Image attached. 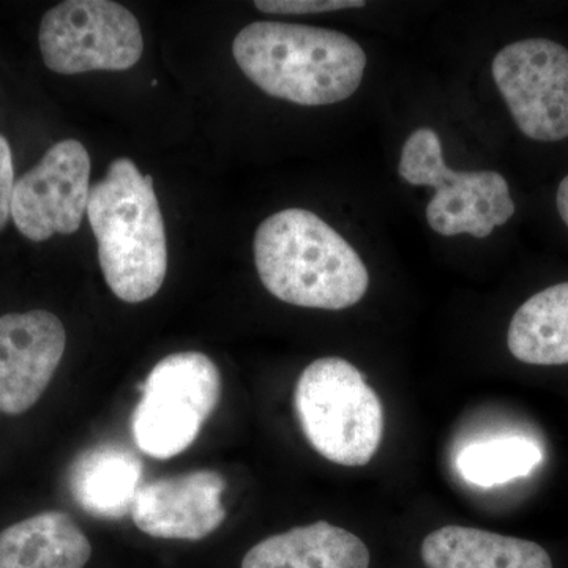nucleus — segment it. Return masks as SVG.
Returning <instances> with one entry per match:
<instances>
[{"label": "nucleus", "instance_id": "nucleus-1", "mask_svg": "<svg viewBox=\"0 0 568 568\" xmlns=\"http://www.w3.org/2000/svg\"><path fill=\"white\" fill-rule=\"evenodd\" d=\"M233 54L261 91L301 106L345 102L366 69L365 51L346 33L291 22H252L235 36Z\"/></svg>", "mask_w": 568, "mask_h": 568}, {"label": "nucleus", "instance_id": "nucleus-2", "mask_svg": "<svg viewBox=\"0 0 568 568\" xmlns=\"http://www.w3.org/2000/svg\"><path fill=\"white\" fill-rule=\"evenodd\" d=\"M253 252L261 283L286 304L336 312L358 304L368 291V271L358 253L305 209L265 219Z\"/></svg>", "mask_w": 568, "mask_h": 568}, {"label": "nucleus", "instance_id": "nucleus-3", "mask_svg": "<svg viewBox=\"0 0 568 568\" xmlns=\"http://www.w3.org/2000/svg\"><path fill=\"white\" fill-rule=\"evenodd\" d=\"M89 223L99 245V263L115 297L141 304L166 278V233L151 175L130 159L108 166L89 194Z\"/></svg>", "mask_w": 568, "mask_h": 568}, {"label": "nucleus", "instance_id": "nucleus-4", "mask_svg": "<svg viewBox=\"0 0 568 568\" xmlns=\"http://www.w3.org/2000/svg\"><path fill=\"white\" fill-rule=\"evenodd\" d=\"M294 407L306 440L335 465H368L383 443V403L345 358L306 366L295 384Z\"/></svg>", "mask_w": 568, "mask_h": 568}, {"label": "nucleus", "instance_id": "nucleus-5", "mask_svg": "<svg viewBox=\"0 0 568 568\" xmlns=\"http://www.w3.org/2000/svg\"><path fill=\"white\" fill-rule=\"evenodd\" d=\"M132 432L138 448L156 459L192 446L219 406L222 375L211 357L183 351L162 358L141 386Z\"/></svg>", "mask_w": 568, "mask_h": 568}, {"label": "nucleus", "instance_id": "nucleus-6", "mask_svg": "<svg viewBox=\"0 0 568 568\" xmlns=\"http://www.w3.org/2000/svg\"><path fill=\"white\" fill-rule=\"evenodd\" d=\"M39 43L44 65L61 74L129 70L144 51L140 22L110 0H67L52 7L41 20Z\"/></svg>", "mask_w": 568, "mask_h": 568}, {"label": "nucleus", "instance_id": "nucleus-7", "mask_svg": "<svg viewBox=\"0 0 568 568\" xmlns=\"http://www.w3.org/2000/svg\"><path fill=\"white\" fill-rule=\"evenodd\" d=\"M493 78L523 134L568 138V50L547 39L515 41L493 59Z\"/></svg>", "mask_w": 568, "mask_h": 568}, {"label": "nucleus", "instance_id": "nucleus-8", "mask_svg": "<svg viewBox=\"0 0 568 568\" xmlns=\"http://www.w3.org/2000/svg\"><path fill=\"white\" fill-rule=\"evenodd\" d=\"M91 156L80 141L52 145L41 162L14 182L10 215L26 239L44 242L80 230L88 212Z\"/></svg>", "mask_w": 568, "mask_h": 568}, {"label": "nucleus", "instance_id": "nucleus-9", "mask_svg": "<svg viewBox=\"0 0 568 568\" xmlns=\"http://www.w3.org/2000/svg\"><path fill=\"white\" fill-rule=\"evenodd\" d=\"M65 345L62 321L47 310L0 317V413L20 416L39 402Z\"/></svg>", "mask_w": 568, "mask_h": 568}, {"label": "nucleus", "instance_id": "nucleus-10", "mask_svg": "<svg viewBox=\"0 0 568 568\" xmlns=\"http://www.w3.org/2000/svg\"><path fill=\"white\" fill-rule=\"evenodd\" d=\"M224 489L226 480L211 469L156 478L138 491L133 523L151 537L201 540L215 532L226 518L222 504Z\"/></svg>", "mask_w": 568, "mask_h": 568}, {"label": "nucleus", "instance_id": "nucleus-11", "mask_svg": "<svg viewBox=\"0 0 568 568\" xmlns=\"http://www.w3.org/2000/svg\"><path fill=\"white\" fill-rule=\"evenodd\" d=\"M69 481L82 510L95 518L121 519L132 515L142 487V463L129 448L100 444L74 459Z\"/></svg>", "mask_w": 568, "mask_h": 568}, {"label": "nucleus", "instance_id": "nucleus-12", "mask_svg": "<svg viewBox=\"0 0 568 568\" xmlns=\"http://www.w3.org/2000/svg\"><path fill=\"white\" fill-rule=\"evenodd\" d=\"M369 551L349 530L327 521L264 538L241 568H368Z\"/></svg>", "mask_w": 568, "mask_h": 568}, {"label": "nucleus", "instance_id": "nucleus-13", "mask_svg": "<svg viewBox=\"0 0 568 568\" xmlns=\"http://www.w3.org/2000/svg\"><path fill=\"white\" fill-rule=\"evenodd\" d=\"M426 568H552L540 545L465 526H444L422 544Z\"/></svg>", "mask_w": 568, "mask_h": 568}, {"label": "nucleus", "instance_id": "nucleus-14", "mask_svg": "<svg viewBox=\"0 0 568 568\" xmlns=\"http://www.w3.org/2000/svg\"><path fill=\"white\" fill-rule=\"evenodd\" d=\"M92 545L65 511H43L0 532V568H84Z\"/></svg>", "mask_w": 568, "mask_h": 568}, {"label": "nucleus", "instance_id": "nucleus-15", "mask_svg": "<svg viewBox=\"0 0 568 568\" xmlns=\"http://www.w3.org/2000/svg\"><path fill=\"white\" fill-rule=\"evenodd\" d=\"M507 346L523 364H568V282L528 298L511 317Z\"/></svg>", "mask_w": 568, "mask_h": 568}, {"label": "nucleus", "instance_id": "nucleus-16", "mask_svg": "<svg viewBox=\"0 0 568 568\" xmlns=\"http://www.w3.org/2000/svg\"><path fill=\"white\" fill-rule=\"evenodd\" d=\"M398 174L410 185L433 186L435 190L454 185L473 190L480 196V203L493 200L497 193H510L506 179L495 171L459 173L444 162L443 144L435 130L418 129L403 145Z\"/></svg>", "mask_w": 568, "mask_h": 568}, {"label": "nucleus", "instance_id": "nucleus-17", "mask_svg": "<svg viewBox=\"0 0 568 568\" xmlns=\"http://www.w3.org/2000/svg\"><path fill=\"white\" fill-rule=\"evenodd\" d=\"M541 462L544 452L534 440L508 436L470 444L458 455L457 469L469 484L491 488L528 477Z\"/></svg>", "mask_w": 568, "mask_h": 568}, {"label": "nucleus", "instance_id": "nucleus-18", "mask_svg": "<svg viewBox=\"0 0 568 568\" xmlns=\"http://www.w3.org/2000/svg\"><path fill=\"white\" fill-rule=\"evenodd\" d=\"M364 0H256L254 7L267 14H316L362 9Z\"/></svg>", "mask_w": 568, "mask_h": 568}, {"label": "nucleus", "instance_id": "nucleus-19", "mask_svg": "<svg viewBox=\"0 0 568 568\" xmlns=\"http://www.w3.org/2000/svg\"><path fill=\"white\" fill-rule=\"evenodd\" d=\"M433 231L437 234L450 235L470 234L477 239L488 237L493 234L495 226L489 222L485 212H481V205L469 207L466 211L452 213V215H440L435 222H429Z\"/></svg>", "mask_w": 568, "mask_h": 568}, {"label": "nucleus", "instance_id": "nucleus-20", "mask_svg": "<svg viewBox=\"0 0 568 568\" xmlns=\"http://www.w3.org/2000/svg\"><path fill=\"white\" fill-rule=\"evenodd\" d=\"M14 189L13 156L9 141L0 134V231L10 219L11 196Z\"/></svg>", "mask_w": 568, "mask_h": 568}, {"label": "nucleus", "instance_id": "nucleus-21", "mask_svg": "<svg viewBox=\"0 0 568 568\" xmlns=\"http://www.w3.org/2000/svg\"><path fill=\"white\" fill-rule=\"evenodd\" d=\"M556 204H558L560 219L564 220V223H566L568 227V175L567 178L562 179V182L559 183Z\"/></svg>", "mask_w": 568, "mask_h": 568}]
</instances>
